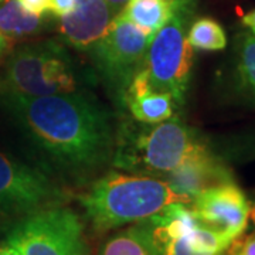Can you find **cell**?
<instances>
[{
	"label": "cell",
	"instance_id": "1",
	"mask_svg": "<svg viewBox=\"0 0 255 255\" xmlns=\"http://www.w3.org/2000/svg\"><path fill=\"white\" fill-rule=\"evenodd\" d=\"M0 97L37 149L71 180H85L111 162L117 135L110 114L87 95Z\"/></svg>",
	"mask_w": 255,
	"mask_h": 255
},
{
	"label": "cell",
	"instance_id": "2",
	"mask_svg": "<svg viewBox=\"0 0 255 255\" xmlns=\"http://www.w3.org/2000/svg\"><path fill=\"white\" fill-rule=\"evenodd\" d=\"M80 203L92 228L108 231L147 220L169 204L191 201L160 177L110 172L82 193Z\"/></svg>",
	"mask_w": 255,
	"mask_h": 255
},
{
	"label": "cell",
	"instance_id": "3",
	"mask_svg": "<svg viewBox=\"0 0 255 255\" xmlns=\"http://www.w3.org/2000/svg\"><path fill=\"white\" fill-rule=\"evenodd\" d=\"M206 143L179 118L124 125L115 139L114 164L133 173L164 176L204 149Z\"/></svg>",
	"mask_w": 255,
	"mask_h": 255
},
{
	"label": "cell",
	"instance_id": "4",
	"mask_svg": "<svg viewBox=\"0 0 255 255\" xmlns=\"http://www.w3.org/2000/svg\"><path fill=\"white\" fill-rule=\"evenodd\" d=\"M78 90L73 57L60 41L46 38L16 47L6 58L0 95L47 97Z\"/></svg>",
	"mask_w": 255,
	"mask_h": 255
},
{
	"label": "cell",
	"instance_id": "5",
	"mask_svg": "<svg viewBox=\"0 0 255 255\" xmlns=\"http://www.w3.org/2000/svg\"><path fill=\"white\" fill-rule=\"evenodd\" d=\"M196 10V0H177L173 13L152 37L143 68L152 87L173 97L177 107L184 104L193 67V48L187 31Z\"/></svg>",
	"mask_w": 255,
	"mask_h": 255
},
{
	"label": "cell",
	"instance_id": "6",
	"mask_svg": "<svg viewBox=\"0 0 255 255\" xmlns=\"http://www.w3.org/2000/svg\"><path fill=\"white\" fill-rule=\"evenodd\" d=\"M150 37L119 13L88 54L97 74L119 107L135 74L143 67Z\"/></svg>",
	"mask_w": 255,
	"mask_h": 255
},
{
	"label": "cell",
	"instance_id": "7",
	"mask_svg": "<svg viewBox=\"0 0 255 255\" xmlns=\"http://www.w3.org/2000/svg\"><path fill=\"white\" fill-rule=\"evenodd\" d=\"M67 193L43 170L18 162L0 149V216L24 217L61 206Z\"/></svg>",
	"mask_w": 255,
	"mask_h": 255
},
{
	"label": "cell",
	"instance_id": "8",
	"mask_svg": "<svg viewBox=\"0 0 255 255\" xmlns=\"http://www.w3.org/2000/svg\"><path fill=\"white\" fill-rule=\"evenodd\" d=\"M81 236L80 217L58 206L20 217L9 230L6 241L21 255H70Z\"/></svg>",
	"mask_w": 255,
	"mask_h": 255
},
{
	"label": "cell",
	"instance_id": "9",
	"mask_svg": "<svg viewBox=\"0 0 255 255\" xmlns=\"http://www.w3.org/2000/svg\"><path fill=\"white\" fill-rule=\"evenodd\" d=\"M191 210L201 226L211 228L236 241L248 226L251 206L244 191L233 182L199 193L191 201Z\"/></svg>",
	"mask_w": 255,
	"mask_h": 255
},
{
	"label": "cell",
	"instance_id": "10",
	"mask_svg": "<svg viewBox=\"0 0 255 255\" xmlns=\"http://www.w3.org/2000/svg\"><path fill=\"white\" fill-rule=\"evenodd\" d=\"M117 16L107 0H77L73 11L58 17L57 28L68 46L90 53Z\"/></svg>",
	"mask_w": 255,
	"mask_h": 255
},
{
	"label": "cell",
	"instance_id": "11",
	"mask_svg": "<svg viewBox=\"0 0 255 255\" xmlns=\"http://www.w3.org/2000/svg\"><path fill=\"white\" fill-rule=\"evenodd\" d=\"M163 180L177 194L193 201L201 191L233 182V176L227 166L213 155L206 146L186 159L172 172L164 174Z\"/></svg>",
	"mask_w": 255,
	"mask_h": 255
},
{
	"label": "cell",
	"instance_id": "12",
	"mask_svg": "<svg viewBox=\"0 0 255 255\" xmlns=\"http://www.w3.org/2000/svg\"><path fill=\"white\" fill-rule=\"evenodd\" d=\"M132 118L142 124H159L173 118L177 104L170 94L155 90L142 67L128 87L124 97Z\"/></svg>",
	"mask_w": 255,
	"mask_h": 255
},
{
	"label": "cell",
	"instance_id": "13",
	"mask_svg": "<svg viewBox=\"0 0 255 255\" xmlns=\"http://www.w3.org/2000/svg\"><path fill=\"white\" fill-rule=\"evenodd\" d=\"M48 26L50 18L28 13L17 0H0V33L9 43L33 38Z\"/></svg>",
	"mask_w": 255,
	"mask_h": 255
},
{
	"label": "cell",
	"instance_id": "14",
	"mask_svg": "<svg viewBox=\"0 0 255 255\" xmlns=\"http://www.w3.org/2000/svg\"><path fill=\"white\" fill-rule=\"evenodd\" d=\"M100 255H162L155 243L150 224L143 220L140 224L117 233L101 247Z\"/></svg>",
	"mask_w": 255,
	"mask_h": 255
},
{
	"label": "cell",
	"instance_id": "15",
	"mask_svg": "<svg viewBox=\"0 0 255 255\" xmlns=\"http://www.w3.org/2000/svg\"><path fill=\"white\" fill-rule=\"evenodd\" d=\"M177 0H129L121 11L150 38L173 13Z\"/></svg>",
	"mask_w": 255,
	"mask_h": 255
},
{
	"label": "cell",
	"instance_id": "16",
	"mask_svg": "<svg viewBox=\"0 0 255 255\" xmlns=\"http://www.w3.org/2000/svg\"><path fill=\"white\" fill-rule=\"evenodd\" d=\"M236 78L240 91L255 104V34L248 31L236 41Z\"/></svg>",
	"mask_w": 255,
	"mask_h": 255
},
{
	"label": "cell",
	"instance_id": "17",
	"mask_svg": "<svg viewBox=\"0 0 255 255\" xmlns=\"http://www.w3.org/2000/svg\"><path fill=\"white\" fill-rule=\"evenodd\" d=\"M187 40L191 48L203 51H220L227 46L224 28L219 21L210 17L194 20L187 31Z\"/></svg>",
	"mask_w": 255,
	"mask_h": 255
},
{
	"label": "cell",
	"instance_id": "18",
	"mask_svg": "<svg viewBox=\"0 0 255 255\" xmlns=\"http://www.w3.org/2000/svg\"><path fill=\"white\" fill-rule=\"evenodd\" d=\"M230 255H255V231L241 241H233Z\"/></svg>",
	"mask_w": 255,
	"mask_h": 255
},
{
	"label": "cell",
	"instance_id": "19",
	"mask_svg": "<svg viewBox=\"0 0 255 255\" xmlns=\"http://www.w3.org/2000/svg\"><path fill=\"white\" fill-rule=\"evenodd\" d=\"M75 3L77 0H50L48 11L55 17H61V16L68 14L70 11H73Z\"/></svg>",
	"mask_w": 255,
	"mask_h": 255
},
{
	"label": "cell",
	"instance_id": "20",
	"mask_svg": "<svg viewBox=\"0 0 255 255\" xmlns=\"http://www.w3.org/2000/svg\"><path fill=\"white\" fill-rule=\"evenodd\" d=\"M18 4L28 13L36 16H46L50 0H17Z\"/></svg>",
	"mask_w": 255,
	"mask_h": 255
},
{
	"label": "cell",
	"instance_id": "21",
	"mask_svg": "<svg viewBox=\"0 0 255 255\" xmlns=\"http://www.w3.org/2000/svg\"><path fill=\"white\" fill-rule=\"evenodd\" d=\"M70 255H91V250H90V247L87 244L85 238L82 237V236L78 238L77 243L74 244Z\"/></svg>",
	"mask_w": 255,
	"mask_h": 255
},
{
	"label": "cell",
	"instance_id": "22",
	"mask_svg": "<svg viewBox=\"0 0 255 255\" xmlns=\"http://www.w3.org/2000/svg\"><path fill=\"white\" fill-rule=\"evenodd\" d=\"M241 23H243L253 34H255V9L250 10L248 13H246V14L241 17Z\"/></svg>",
	"mask_w": 255,
	"mask_h": 255
},
{
	"label": "cell",
	"instance_id": "23",
	"mask_svg": "<svg viewBox=\"0 0 255 255\" xmlns=\"http://www.w3.org/2000/svg\"><path fill=\"white\" fill-rule=\"evenodd\" d=\"M0 255H21L17 251L16 247H13L10 243L4 241V243H0Z\"/></svg>",
	"mask_w": 255,
	"mask_h": 255
},
{
	"label": "cell",
	"instance_id": "24",
	"mask_svg": "<svg viewBox=\"0 0 255 255\" xmlns=\"http://www.w3.org/2000/svg\"><path fill=\"white\" fill-rule=\"evenodd\" d=\"M107 1L110 3V6L112 7V10H114L117 14H119V13L124 10V7L127 6V3L129 0H107Z\"/></svg>",
	"mask_w": 255,
	"mask_h": 255
},
{
	"label": "cell",
	"instance_id": "25",
	"mask_svg": "<svg viewBox=\"0 0 255 255\" xmlns=\"http://www.w3.org/2000/svg\"><path fill=\"white\" fill-rule=\"evenodd\" d=\"M9 47H10V43L6 40V37L0 33V60H1V58L4 57V54L9 51Z\"/></svg>",
	"mask_w": 255,
	"mask_h": 255
},
{
	"label": "cell",
	"instance_id": "26",
	"mask_svg": "<svg viewBox=\"0 0 255 255\" xmlns=\"http://www.w3.org/2000/svg\"><path fill=\"white\" fill-rule=\"evenodd\" d=\"M250 216H253V220H254V221H255V207L253 210H251V214H250Z\"/></svg>",
	"mask_w": 255,
	"mask_h": 255
}]
</instances>
